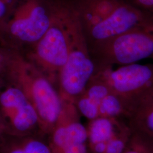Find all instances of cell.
<instances>
[{
  "label": "cell",
  "mask_w": 153,
  "mask_h": 153,
  "mask_svg": "<svg viewBox=\"0 0 153 153\" xmlns=\"http://www.w3.org/2000/svg\"><path fill=\"white\" fill-rule=\"evenodd\" d=\"M8 53L4 74L26 94L38 114L42 131L48 137L69 101L62 98L55 83L23 56L9 49Z\"/></svg>",
  "instance_id": "obj_1"
},
{
  "label": "cell",
  "mask_w": 153,
  "mask_h": 153,
  "mask_svg": "<svg viewBox=\"0 0 153 153\" xmlns=\"http://www.w3.org/2000/svg\"><path fill=\"white\" fill-rule=\"evenodd\" d=\"M60 5L51 0H19L0 28V45L26 55L47 31Z\"/></svg>",
  "instance_id": "obj_2"
},
{
  "label": "cell",
  "mask_w": 153,
  "mask_h": 153,
  "mask_svg": "<svg viewBox=\"0 0 153 153\" xmlns=\"http://www.w3.org/2000/svg\"><path fill=\"white\" fill-rule=\"evenodd\" d=\"M81 26L73 7L60 3L43 38L22 56L57 86L59 73L65 64L74 35Z\"/></svg>",
  "instance_id": "obj_3"
},
{
  "label": "cell",
  "mask_w": 153,
  "mask_h": 153,
  "mask_svg": "<svg viewBox=\"0 0 153 153\" xmlns=\"http://www.w3.org/2000/svg\"><path fill=\"white\" fill-rule=\"evenodd\" d=\"M88 48L96 69L153 60V23L101 41Z\"/></svg>",
  "instance_id": "obj_4"
},
{
  "label": "cell",
  "mask_w": 153,
  "mask_h": 153,
  "mask_svg": "<svg viewBox=\"0 0 153 153\" xmlns=\"http://www.w3.org/2000/svg\"><path fill=\"white\" fill-rule=\"evenodd\" d=\"M0 117L7 136L44 134L33 104L22 89L4 73L0 76Z\"/></svg>",
  "instance_id": "obj_5"
},
{
  "label": "cell",
  "mask_w": 153,
  "mask_h": 153,
  "mask_svg": "<svg viewBox=\"0 0 153 153\" xmlns=\"http://www.w3.org/2000/svg\"><path fill=\"white\" fill-rule=\"evenodd\" d=\"M94 76L103 81L112 93L124 100L129 115L153 91V64L134 63L116 69L110 66L100 68L96 69Z\"/></svg>",
  "instance_id": "obj_6"
},
{
  "label": "cell",
  "mask_w": 153,
  "mask_h": 153,
  "mask_svg": "<svg viewBox=\"0 0 153 153\" xmlns=\"http://www.w3.org/2000/svg\"><path fill=\"white\" fill-rule=\"evenodd\" d=\"M96 73V66L81 26L74 35L65 64L59 73L57 86L62 98L74 103Z\"/></svg>",
  "instance_id": "obj_7"
},
{
  "label": "cell",
  "mask_w": 153,
  "mask_h": 153,
  "mask_svg": "<svg viewBox=\"0 0 153 153\" xmlns=\"http://www.w3.org/2000/svg\"><path fill=\"white\" fill-rule=\"evenodd\" d=\"M74 102H68L48 136L52 153H90L88 131Z\"/></svg>",
  "instance_id": "obj_8"
},
{
  "label": "cell",
  "mask_w": 153,
  "mask_h": 153,
  "mask_svg": "<svg viewBox=\"0 0 153 153\" xmlns=\"http://www.w3.org/2000/svg\"><path fill=\"white\" fill-rule=\"evenodd\" d=\"M153 23V14L131 6L119 4L103 21L83 32L88 46L123 33Z\"/></svg>",
  "instance_id": "obj_9"
},
{
  "label": "cell",
  "mask_w": 153,
  "mask_h": 153,
  "mask_svg": "<svg viewBox=\"0 0 153 153\" xmlns=\"http://www.w3.org/2000/svg\"><path fill=\"white\" fill-rule=\"evenodd\" d=\"M120 121L104 117L89 121L86 128L90 153H105L108 142L124 125Z\"/></svg>",
  "instance_id": "obj_10"
},
{
  "label": "cell",
  "mask_w": 153,
  "mask_h": 153,
  "mask_svg": "<svg viewBox=\"0 0 153 153\" xmlns=\"http://www.w3.org/2000/svg\"><path fill=\"white\" fill-rule=\"evenodd\" d=\"M0 153H52L47 136L37 134L23 137L7 136L0 146Z\"/></svg>",
  "instance_id": "obj_11"
},
{
  "label": "cell",
  "mask_w": 153,
  "mask_h": 153,
  "mask_svg": "<svg viewBox=\"0 0 153 153\" xmlns=\"http://www.w3.org/2000/svg\"><path fill=\"white\" fill-rule=\"evenodd\" d=\"M128 120L132 131L153 140V91L133 109Z\"/></svg>",
  "instance_id": "obj_12"
},
{
  "label": "cell",
  "mask_w": 153,
  "mask_h": 153,
  "mask_svg": "<svg viewBox=\"0 0 153 153\" xmlns=\"http://www.w3.org/2000/svg\"><path fill=\"white\" fill-rule=\"evenodd\" d=\"M99 117L120 120L123 117L128 119L129 112L124 100L111 91L99 104Z\"/></svg>",
  "instance_id": "obj_13"
},
{
  "label": "cell",
  "mask_w": 153,
  "mask_h": 153,
  "mask_svg": "<svg viewBox=\"0 0 153 153\" xmlns=\"http://www.w3.org/2000/svg\"><path fill=\"white\" fill-rule=\"evenodd\" d=\"M122 153H148L143 137L140 134L132 131L130 140Z\"/></svg>",
  "instance_id": "obj_14"
},
{
  "label": "cell",
  "mask_w": 153,
  "mask_h": 153,
  "mask_svg": "<svg viewBox=\"0 0 153 153\" xmlns=\"http://www.w3.org/2000/svg\"><path fill=\"white\" fill-rule=\"evenodd\" d=\"M19 0H0V28L14 10Z\"/></svg>",
  "instance_id": "obj_15"
},
{
  "label": "cell",
  "mask_w": 153,
  "mask_h": 153,
  "mask_svg": "<svg viewBox=\"0 0 153 153\" xmlns=\"http://www.w3.org/2000/svg\"><path fill=\"white\" fill-rule=\"evenodd\" d=\"M8 57V50L0 45V76L4 73Z\"/></svg>",
  "instance_id": "obj_16"
},
{
  "label": "cell",
  "mask_w": 153,
  "mask_h": 153,
  "mask_svg": "<svg viewBox=\"0 0 153 153\" xmlns=\"http://www.w3.org/2000/svg\"><path fill=\"white\" fill-rule=\"evenodd\" d=\"M136 2L144 9H153V0H136Z\"/></svg>",
  "instance_id": "obj_17"
},
{
  "label": "cell",
  "mask_w": 153,
  "mask_h": 153,
  "mask_svg": "<svg viewBox=\"0 0 153 153\" xmlns=\"http://www.w3.org/2000/svg\"><path fill=\"white\" fill-rule=\"evenodd\" d=\"M7 136V135L6 133L4 126L0 117V146L2 145L3 142H4Z\"/></svg>",
  "instance_id": "obj_18"
}]
</instances>
